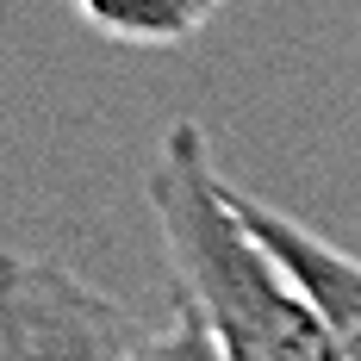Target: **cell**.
I'll return each mask as SVG.
<instances>
[{
  "label": "cell",
  "instance_id": "4",
  "mask_svg": "<svg viewBox=\"0 0 361 361\" xmlns=\"http://www.w3.org/2000/svg\"><path fill=\"white\" fill-rule=\"evenodd\" d=\"M75 13L106 32L112 44H144V50H175L212 19L218 0H69Z\"/></svg>",
  "mask_w": 361,
  "mask_h": 361
},
{
  "label": "cell",
  "instance_id": "2",
  "mask_svg": "<svg viewBox=\"0 0 361 361\" xmlns=\"http://www.w3.org/2000/svg\"><path fill=\"white\" fill-rule=\"evenodd\" d=\"M144 324L50 255L0 250V361H125Z\"/></svg>",
  "mask_w": 361,
  "mask_h": 361
},
{
  "label": "cell",
  "instance_id": "3",
  "mask_svg": "<svg viewBox=\"0 0 361 361\" xmlns=\"http://www.w3.org/2000/svg\"><path fill=\"white\" fill-rule=\"evenodd\" d=\"M224 200H231V212L250 224L255 243H268V250L281 255V268L318 299V312L330 318L336 343H343V355L361 361V262L349 250H336L330 237H318L312 224L274 212V206H262L255 193L231 187V180H224Z\"/></svg>",
  "mask_w": 361,
  "mask_h": 361
},
{
  "label": "cell",
  "instance_id": "5",
  "mask_svg": "<svg viewBox=\"0 0 361 361\" xmlns=\"http://www.w3.org/2000/svg\"><path fill=\"white\" fill-rule=\"evenodd\" d=\"M125 361H224V349H218L212 324L200 318V305L175 293L169 324H162V330H144V336H137V349H131Z\"/></svg>",
  "mask_w": 361,
  "mask_h": 361
},
{
  "label": "cell",
  "instance_id": "1",
  "mask_svg": "<svg viewBox=\"0 0 361 361\" xmlns=\"http://www.w3.org/2000/svg\"><path fill=\"white\" fill-rule=\"evenodd\" d=\"M144 193L162 231V250L175 262L180 299L200 305L224 361H349L318 299L231 212L224 175L193 118L169 125L144 175Z\"/></svg>",
  "mask_w": 361,
  "mask_h": 361
}]
</instances>
